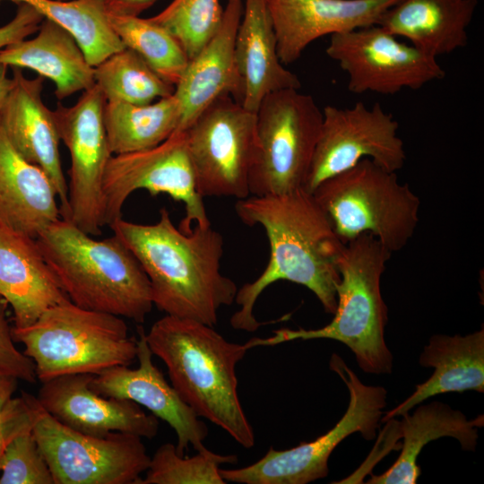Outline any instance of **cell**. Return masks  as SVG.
Returning <instances> with one entry per match:
<instances>
[{
	"mask_svg": "<svg viewBox=\"0 0 484 484\" xmlns=\"http://www.w3.org/2000/svg\"><path fill=\"white\" fill-rule=\"evenodd\" d=\"M139 189L181 202L186 213L178 227L181 231L190 232L193 225H211L196 189L186 131H176L152 148L111 156L102 181L105 225L122 217L125 201Z\"/></svg>",
	"mask_w": 484,
	"mask_h": 484,
	"instance_id": "cell-12",
	"label": "cell"
},
{
	"mask_svg": "<svg viewBox=\"0 0 484 484\" xmlns=\"http://www.w3.org/2000/svg\"><path fill=\"white\" fill-rule=\"evenodd\" d=\"M157 0H104L108 14L140 16L146 9L151 7Z\"/></svg>",
	"mask_w": 484,
	"mask_h": 484,
	"instance_id": "cell-38",
	"label": "cell"
},
{
	"mask_svg": "<svg viewBox=\"0 0 484 484\" xmlns=\"http://www.w3.org/2000/svg\"><path fill=\"white\" fill-rule=\"evenodd\" d=\"M244 0H228L221 23L195 56L189 60L174 96L181 119L177 131H186L215 99L229 95L241 102L242 84L235 56V42Z\"/></svg>",
	"mask_w": 484,
	"mask_h": 484,
	"instance_id": "cell-20",
	"label": "cell"
},
{
	"mask_svg": "<svg viewBox=\"0 0 484 484\" xmlns=\"http://www.w3.org/2000/svg\"><path fill=\"white\" fill-rule=\"evenodd\" d=\"M392 252L369 233L344 245L338 269L337 307L333 320L318 329L283 328L265 339L246 341L250 349L295 340L331 339L350 348L366 373L391 374L393 356L385 341L388 309L381 293V277Z\"/></svg>",
	"mask_w": 484,
	"mask_h": 484,
	"instance_id": "cell-5",
	"label": "cell"
},
{
	"mask_svg": "<svg viewBox=\"0 0 484 484\" xmlns=\"http://www.w3.org/2000/svg\"><path fill=\"white\" fill-rule=\"evenodd\" d=\"M44 17L26 3L17 4L13 18L0 27V49L36 33Z\"/></svg>",
	"mask_w": 484,
	"mask_h": 484,
	"instance_id": "cell-37",
	"label": "cell"
},
{
	"mask_svg": "<svg viewBox=\"0 0 484 484\" xmlns=\"http://www.w3.org/2000/svg\"><path fill=\"white\" fill-rule=\"evenodd\" d=\"M323 121L311 95L287 89L267 95L256 111L257 146L250 195L305 189Z\"/></svg>",
	"mask_w": 484,
	"mask_h": 484,
	"instance_id": "cell-8",
	"label": "cell"
},
{
	"mask_svg": "<svg viewBox=\"0 0 484 484\" xmlns=\"http://www.w3.org/2000/svg\"><path fill=\"white\" fill-rule=\"evenodd\" d=\"M0 484H55L31 431L13 438L0 461Z\"/></svg>",
	"mask_w": 484,
	"mask_h": 484,
	"instance_id": "cell-34",
	"label": "cell"
},
{
	"mask_svg": "<svg viewBox=\"0 0 484 484\" xmlns=\"http://www.w3.org/2000/svg\"><path fill=\"white\" fill-rule=\"evenodd\" d=\"M33 421L32 394L22 392L5 404L0 411V461L13 438L32 430Z\"/></svg>",
	"mask_w": 484,
	"mask_h": 484,
	"instance_id": "cell-36",
	"label": "cell"
},
{
	"mask_svg": "<svg viewBox=\"0 0 484 484\" xmlns=\"http://www.w3.org/2000/svg\"><path fill=\"white\" fill-rule=\"evenodd\" d=\"M138 367L130 368L118 365L106 368L93 376L91 389L105 397L132 401L164 420L176 433L175 445L179 455H185L189 445L196 452L207 450L203 445L208 436L206 424L180 398L154 365L143 327L138 328Z\"/></svg>",
	"mask_w": 484,
	"mask_h": 484,
	"instance_id": "cell-16",
	"label": "cell"
},
{
	"mask_svg": "<svg viewBox=\"0 0 484 484\" xmlns=\"http://www.w3.org/2000/svg\"><path fill=\"white\" fill-rule=\"evenodd\" d=\"M478 0H399L378 25L436 57L468 44Z\"/></svg>",
	"mask_w": 484,
	"mask_h": 484,
	"instance_id": "cell-25",
	"label": "cell"
},
{
	"mask_svg": "<svg viewBox=\"0 0 484 484\" xmlns=\"http://www.w3.org/2000/svg\"><path fill=\"white\" fill-rule=\"evenodd\" d=\"M15 342L35 365L37 379L69 374H92L110 367L130 366L137 340L129 335L124 319L80 307L66 300L45 312L30 325L13 327Z\"/></svg>",
	"mask_w": 484,
	"mask_h": 484,
	"instance_id": "cell-6",
	"label": "cell"
},
{
	"mask_svg": "<svg viewBox=\"0 0 484 484\" xmlns=\"http://www.w3.org/2000/svg\"><path fill=\"white\" fill-rule=\"evenodd\" d=\"M187 132L196 189L202 197L250 195L248 178L256 146V113L231 96L208 106Z\"/></svg>",
	"mask_w": 484,
	"mask_h": 484,
	"instance_id": "cell-11",
	"label": "cell"
},
{
	"mask_svg": "<svg viewBox=\"0 0 484 484\" xmlns=\"http://www.w3.org/2000/svg\"><path fill=\"white\" fill-rule=\"evenodd\" d=\"M330 369L347 385L350 402L336 425L311 442L300 443L287 450L270 447L253 464L220 470L226 482L239 484H307L328 475V460L333 449L347 436L359 432L372 440L386 405L387 392L383 386L364 385L343 359L333 354Z\"/></svg>",
	"mask_w": 484,
	"mask_h": 484,
	"instance_id": "cell-9",
	"label": "cell"
},
{
	"mask_svg": "<svg viewBox=\"0 0 484 484\" xmlns=\"http://www.w3.org/2000/svg\"><path fill=\"white\" fill-rule=\"evenodd\" d=\"M18 379L0 374V411L13 398L18 387Z\"/></svg>",
	"mask_w": 484,
	"mask_h": 484,
	"instance_id": "cell-39",
	"label": "cell"
},
{
	"mask_svg": "<svg viewBox=\"0 0 484 484\" xmlns=\"http://www.w3.org/2000/svg\"><path fill=\"white\" fill-rule=\"evenodd\" d=\"M105 103V97L94 84L82 91L73 105L58 104L53 110L60 142L71 158L69 220L92 237L99 235L105 225L102 181L113 155L103 120Z\"/></svg>",
	"mask_w": 484,
	"mask_h": 484,
	"instance_id": "cell-15",
	"label": "cell"
},
{
	"mask_svg": "<svg viewBox=\"0 0 484 484\" xmlns=\"http://www.w3.org/2000/svg\"><path fill=\"white\" fill-rule=\"evenodd\" d=\"M237 462V455L209 449L191 457L179 455L175 445L165 443L151 457L145 476L137 484H225L220 465Z\"/></svg>",
	"mask_w": 484,
	"mask_h": 484,
	"instance_id": "cell-32",
	"label": "cell"
},
{
	"mask_svg": "<svg viewBox=\"0 0 484 484\" xmlns=\"http://www.w3.org/2000/svg\"><path fill=\"white\" fill-rule=\"evenodd\" d=\"M181 110L171 96L144 105L106 101L103 120L112 154L152 148L167 140L179 126Z\"/></svg>",
	"mask_w": 484,
	"mask_h": 484,
	"instance_id": "cell-28",
	"label": "cell"
},
{
	"mask_svg": "<svg viewBox=\"0 0 484 484\" xmlns=\"http://www.w3.org/2000/svg\"><path fill=\"white\" fill-rule=\"evenodd\" d=\"M0 296L15 328L32 324L49 307L70 300L36 238L0 222Z\"/></svg>",
	"mask_w": 484,
	"mask_h": 484,
	"instance_id": "cell-21",
	"label": "cell"
},
{
	"mask_svg": "<svg viewBox=\"0 0 484 484\" xmlns=\"http://www.w3.org/2000/svg\"><path fill=\"white\" fill-rule=\"evenodd\" d=\"M32 434L55 484H137L151 457L143 437L122 432L86 435L48 414L32 395Z\"/></svg>",
	"mask_w": 484,
	"mask_h": 484,
	"instance_id": "cell-10",
	"label": "cell"
},
{
	"mask_svg": "<svg viewBox=\"0 0 484 484\" xmlns=\"http://www.w3.org/2000/svg\"><path fill=\"white\" fill-rule=\"evenodd\" d=\"M325 52L347 73L348 90L356 94L393 95L445 76L436 57L378 24L331 35Z\"/></svg>",
	"mask_w": 484,
	"mask_h": 484,
	"instance_id": "cell-13",
	"label": "cell"
},
{
	"mask_svg": "<svg viewBox=\"0 0 484 484\" xmlns=\"http://www.w3.org/2000/svg\"><path fill=\"white\" fill-rule=\"evenodd\" d=\"M92 374H69L41 382L37 400L54 419L78 432L102 436L111 432L154 438L159 419L137 403L102 396L90 387Z\"/></svg>",
	"mask_w": 484,
	"mask_h": 484,
	"instance_id": "cell-17",
	"label": "cell"
},
{
	"mask_svg": "<svg viewBox=\"0 0 484 484\" xmlns=\"http://www.w3.org/2000/svg\"><path fill=\"white\" fill-rule=\"evenodd\" d=\"M94 76L106 101L144 105L171 96L175 91L174 85L164 81L127 48L94 66Z\"/></svg>",
	"mask_w": 484,
	"mask_h": 484,
	"instance_id": "cell-30",
	"label": "cell"
},
{
	"mask_svg": "<svg viewBox=\"0 0 484 484\" xmlns=\"http://www.w3.org/2000/svg\"><path fill=\"white\" fill-rule=\"evenodd\" d=\"M398 423L403 439L399 457L386 471L373 475L367 483H417L421 472L417 463L419 454L427 444L440 437H454L463 450L474 451L478 428L483 427L484 417L479 415L474 419H468L462 411L433 402L419 405L412 414L405 413Z\"/></svg>",
	"mask_w": 484,
	"mask_h": 484,
	"instance_id": "cell-27",
	"label": "cell"
},
{
	"mask_svg": "<svg viewBox=\"0 0 484 484\" xmlns=\"http://www.w3.org/2000/svg\"><path fill=\"white\" fill-rule=\"evenodd\" d=\"M223 12L220 0H172L150 19L177 40L190 60L217 31Z\"/></svg>",
	"mask_w": 484,
	"mask_h": 484,
	"instance_id": "cell-33",
	"label": "cell"
},
{
	"mask_svg": "<svg viewBox=\"0 0 484 484\" xmlns=\"http://www.w3.org/2000/svg\"><path fill=\"white\" fill-rule=\"evenodd\" d=\"M153 355L165 364L170 384L197 414L227 432L245 448L254 429L238 393L237 364L249 347L227 341L213 326L169 315L145 333Z\"/></svg>",
	"mask_w": 484,
	"mask_h": 484,
	"instance_id": "cell-3",
	"label": "cell"
},
{
	"mask_svg": "<svg viewBox=\"0 0 484 484\" xmlns=\"http://www.w3.org/2000/svg\"><path fill=\"white\" fill-rule=\"evenodd\" d=\"M6 306V301L0 296V374L34 384L37 380L35 365L14 344Z\"/></svg>",
	"mask_w": 484,
	"mask_h": 484,
	"instance_id": "cell-35",
	"label": "cell"
},
{
	"mask_svg": "<svg viewBox=\"0 0 484 484\" xmlns=\"http://www.w3.org/2000/svg\"><path fill=\"white\" fill-rule=\"evenodd\" d=\"M7 68L6 65L0 63V108L13 86L12 77L7 76Z\"/></svg>",
	"mask_w": 484,
	"mask_h": 484,
	"instance_id": "cell-40",
	"label": "cell"
},
{
	"mask_svg": "<svg viewBox=\"0 0 484 484\" xmlns=\"http://www.w3.org/2000/svg\"><path fill=\"white\" fill-rule=\"evenodd\" d=\"M0 63L30 69L55 84V95L64 100L95 84L94 66L74 38L64 28L44 18L36 35L0 49Z\"/></svg>",
	"mask_w": 484,
	"mask_h": 484,
	"instance_id": "cell-24",
	"label": "cell"
},
{
	"mask_svg": "<svg viewBox=\"0 0 484 484\" xmlns=\"http://www.w3.org/2000/svg\"><path fill=\"white\" fill-rule=\"evenodd\" d=\"M71 302L143 324L153 307L149 279L115 235L98 240L58 219L36 238Z\"/></svg>",
	"mask_w": 484,
	"mask_h": 484,
	"instance_id": "cell-4",
	"label": "cell"
},
{
	"mask_svg": "<svg viewBox=\"0 0 484 484\" xmlns=\"http://www.w3.org/2000/svg\"><path fill=\"white\" fill-rule=\"evenodd\" d=\"M111 27L127 48L138 54L164 81L176 85L189 62L177 40L150 18L108 14Z\"/></svg>",
	"mask_w": 484,
	"mask_h": 484,
	"instance_id": "cell-31",
	"label": "cell"
},
{
	"mask_svg": "<svg viewBox=\"0 0 484 484\" xmlns=\"http://www.w3.org/2000/svg\"><path fill=\"white\" fill-rule=\"evenodd\" d=\"M108 226L142 265L160 311L214 326L219 310L235 302L238 289L220 272L223 238L211 225L183 232L162 208L154 224L121 217Z\"/></svg>",
	"mask_w": 484,
	"mask_h": 484,
	"instance_id": "cell-2",
	"label": "cell"
},
{
	"mask_svg": "<svg viewBox=\"0 0 484 484\" xmlns=\"http://www.w3.org/2000/svg\"><path fill=\"white\" fill-rule=\"evenodd\" d=\"M345 245L369 233L388 250H402L419 221L420 200L408 184L369 159L321 182L312 192Z\"/></svg>",
	"mask_w": 484,
	"mask_h": 484,
	"instance_id": "cell-7",
	"label": "cell"
},
{
	"mask_svg": "<svg viewBox=\"0 0 484 484\" xmlns=\"http://www.w3.org/2000/svg\"><path fill=\"white\" fill-rule=\"evenodd\" d=\"M235 211L247 226H261L270 246L265 269L238 290L239 306L230 318L236 330L255 332L263 323L254 315L262 292L278 281H288L311 290L324 311L334 314L338 264L344 244L312 193L299 189L283 194L249 195L238 200Z\"/></svg>",
	"mask_w": 484,
	"mask_h": 484,
	"instance_id": "cell-1",
	"label": "cell"
},
{
	"mask_svg": "<svg viewBox=\"0 0 484 484\" xmlns=\"http://www.w3.org/2000/svg\"><path fill=\"white\" fill-rule=\"evenodd\" d=\"M4 0H0V3ZM26 3L67 30L96 66L125 48L110 25L104 0H8Z\"/></svg>",
	"mask_w": 484,
	"mask_h": 484,
	"instance_id": "cell-29",
	"label": "cell"
},
{
	"mask_svg": "<svg viewBox=\"0 0 484 484\" xmlns=\"http://www.w3.org/2000/svg\"><path fill=\"white\" fill-rule=\"evenodd\" d=\"M399 0H267L281 62H296L317 39L378 24Z\"/></svg>",
	"mask_w": 484,
	"mask_h": 484,
	"instance_id": "cell-19",
	"label": "cell"
},
{
	"mask_svg": "<svg viewBox=\"0 0 484 484\" xmlns=\"http://www.w3.org/2000/svg\"><path fill=\"white\" fill-rule=\"evenodd\" d=\"M419 364L434 367L432 376L417 385L415 391L402 402L385 413L381 421L408 413L436 394L484 392V330L467 335L436 334L429 338L419 356Z\"/></svg>",
	"mask_w": 484,
	"mask_h": 484,
	"instance_id": "cell-26",
	"label": "cell"
},
{
	"mask_svg": "<svg viewBox=\"0 0 484 484\" xmlns=\"http://www.w3.org/2000/svg\"><path fill=\"white\" fill-rule=\"evenodd\" d=\"M399 124L379 103L368 108L325 106L305 190L312 193L324 180L343 172L363 159L396 172L406 160Z\"/></svg>",
	"mask_w": 484,
	"mask_h": 484,
	"instance_id": "cell-14",
	"label": "cell"
},
{
	"mask_svg": "<svg viewBox=\"0 0 484 484\" xmlns=\"http://www.w3.org/2000/svg\"><path fill=\"white\" fill-rule=\"evenodd\" d=\"M13 86L0 108V125L16 151L41 168L52 181L62 219L69 220L68 186L59 152V134L53 110L42 99L45 78L29 79L13 67Z\"/></svg>",
	"mask_w": 484,
	"mask_h": 484,
	"instance_id": "cell-18",
	"label": "cell"
},
{
	"mask_svg": "<svg viewBox=\"0 0 484 484\" xmlns=\"http://www.w3.org/2000/svg\"><path fill=\"white\" fill-rule=\"evenodd\" d=\"M235 56L242 84L240 104L252 112L256 113L267 95L301 87L298 76L279 58L267 0H244Z\"/></svg>",
	"mask_w": 484,
	"mask_h": 484,
	"instance_id": "cell-22",
	"label": "cell"
},
{
	"mask_svg": "<svg viewBox=\"0 0 484 484\" xmlns=\"http://www.w3.org/2000/svg\"><path fill=\"white\" fill-rule=\"evenodd\" d=\"M47 173L13 146L0 125V222L33 238L61 218Z\"/></svg>",
	"mask_w": 484,
	"mask_h": 484,
	"instance_id": "cell-23",
	"label": "cell"
}]
</instances>
